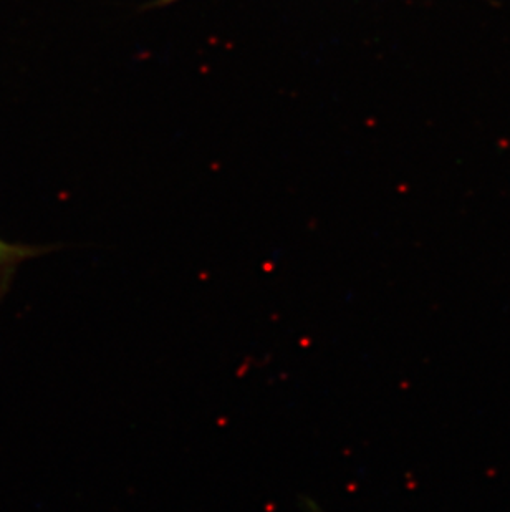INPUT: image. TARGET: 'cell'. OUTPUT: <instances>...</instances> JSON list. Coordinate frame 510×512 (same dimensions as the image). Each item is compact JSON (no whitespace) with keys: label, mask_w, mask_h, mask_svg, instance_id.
Instances as JSON below:
<instances>
[{"label":"cell","mask_w":510,"mask_h":512,"mask_svg":"<svg viewBox=\"0 0 510 512\" xmlns=\"http://www.w3.org/2000/svg\"><path fill=\"white\" fill-rule=\"evenodd\" d=\"M32 256H34L32 247L19 246V244H12V242L0 239V277L5 276L17 264Z\"/></svg>","instance_id":"cell-1"}]
</instances>
